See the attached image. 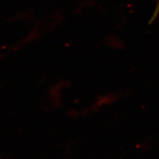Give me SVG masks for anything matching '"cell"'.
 <instances>
[{"mask_svg":"<svg viewBox=\"0 0 159 159\" xmlns=\"http://www.w3.org/2000/svg\"><path fill=\"white\" fill-rule=\"evenodd\" d=\"M159 0H158V2H157V5L156 6V10H155V11H154V12L153 16V17L152 18V19H151V20H150V23H152V22H153L154 20L156 19V18L157 17V15H158V14H159Z\"/></svg>","mask_w":159,"mask_h":159,"instance_id":"1","label":"cell"}]
</instances>
